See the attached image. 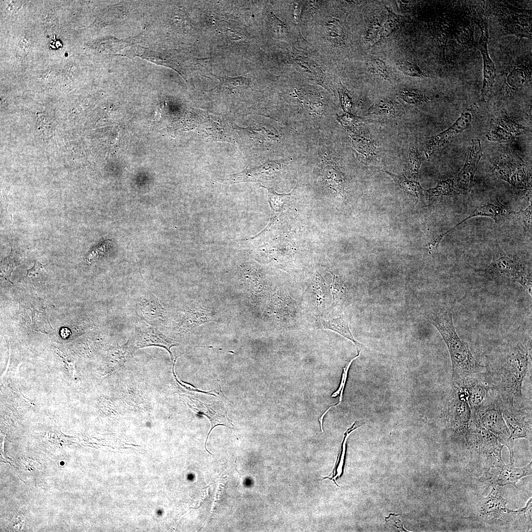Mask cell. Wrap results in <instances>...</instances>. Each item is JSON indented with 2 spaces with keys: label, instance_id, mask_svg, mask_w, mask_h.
Instances as JSON below:
<instances>
[{
  "label": "cell",
  "instance_id": "19",
  "mask_svg": "<svg viewBox=\"0 0 532 532\" xmlns=\"http://www.w3.org/2000/svg\"><path fill=\"white\" fill-rule=\"evenodd\" d=\"M209 311L201 307L189 306L185 308L174 328L178 332H188L204 323L212 321Z\"/></svg>",
  "mask_w": 532,
  "mask_h": 532
},
{
  "label": "cell",
  "instance_id": "33",
  "mask_svg": "<svg viewBox=\"0 0 532 532\" xmlns=\"http://www.w3.org/2000/svg\"><path fill=\"white\" fill-rule=\"evenodd\" d=\"M397 65L399 69L406 75L420 78L426 77V75L417 65L409 61H399Z\"/></svg>",
  "mask_w": 532,
  "mask_h": 532
},
{
  "label": "cell",
  "instance_id": "31",
  "mask_svg": "<svg viewBox=\"0 0 532 532\" xmlns=\"http://www.w3.org/2000/svg\"><path fill=\"white\" fill-rule=\"evenodd\" d=\"M407 158V168L411 176L418 178L422 160L417 149H410Z\"/></svg>",
  "mask_w": 532,
  "mask_h": 532
},
{
  "label": "cell",
  "instance_id": "27",
  "mask_svg": "<svg viewBox=\"0 0 532 532\" xmlns=\"http://www.w3.org/2000/svg\"><path fill=\"white\" fill-rule=\"evenodd\" d=\"M388 11L389 14L387 20L380 32L379 37L377 41L373 46L382 41L399 28L400 24L399 16L388 9Z\"/></svg>",
  "mask_w": 532,
  "mask_h": 532
},
{
  "label": "cell",
  "instance_id": "34",
  "mask_svg": "<svg viewBox=\"0 0 532 532\" xmlns=\"http://www.w3.org/2000/svg\"><path fill=\"white\" fill-rule=\"evenodd\" d=\"M368 67L371 72L379 75L386 79H389L388 68L382 61L377 58H370L368 61Z\"/></svg>",
  "mask_w": 532,
  "mask_h": 532
},
{
  "label": "cell",
  "instance_id": "29",
  "mask_svg": "<svg viewBox=\"0 0 532 532\" xmlns=\"http://www.w3.org/2000/svg\"><path fill=\"white\" fill-rule=\"evenodd\" d=\"M360 355V351L358 350V354H357V355L356 356H355L354 358H353V359H352L346 365L345 367H343V373H342V378H341V382H340V386L339 387V388L336 392L333 393V394L332 396V398L333 397H335L337 396L338 395H339V394H340L339 401L336 405L331 406L330 407H329L326 410V411L324 414H323V415L321 416L320 418L319 419V422L320 423V426H321V429L322 432H323L322 424H323V418H324V416L325 415V414L332 407H336L337 405H339L341 403V401H342V398H343V391H344L345 385L346 380H347V374H348V370H349V367H350L351 365L352 364V363L353 362V361L354 360H355L356 359H357L358 357H359Z\"/></svg>",
  "mask_w": 532,
  "mask_h": 532
},
{
  "label": "cell",
  "instance_id": "14",
  "mask_svg": "<svg viewBox=\"0 0 532 532\" xmlns=\"http://www.w3.org/2000/svg\"><path fill=\"white\" fill-rule=\"evenodd\" d=\"M474 372L460 381L452 384H460L466 389L471 411L478 408L488 397L491 389L484 373Z\"/></svg>",
  "mask_w": 532,
  "mask_h": 532
},
{
  "label": "cell",
  "instance_id": "5",
  "mask_svg": "<svg viewBox=\"0 0 532 532\" xmlns=\"http://www.w3.org/2000/svg\"><path fill=\"white\" fill-rule=\"evenodd\" d=\"M471 411L466 389L460 384H452L447 408L446 422L455 433L464 436L468 430Z\"/></svg>",
  "mask_w": 532,
  "mask_h": 532
},
{
  "label": "cell",
  "instance_id": "6",
  "mask_svg": "<svg viewBox=\"0 0 532 532\" xmlns=\"http://www.w3.org/2000/svg\"><path fill=\"white\" fill-rule=\"evenodd\" d=\"M485 270L498 277L517 281L532 295L531 273L523 269L519 263L508 255L498 244L492 261Z\"/></svg>",
  "mask_w": 532,
  "mask_h": 532
},
{
  "label": "cell",
  "instance_id": "36",
  "mask_svg": "<svg viewBox=\"0 0 532 532\" xmlns=\"http://www.w3.org/2000/svg\"><path fill=\"white\" fill-rule=\"evenodd\" d=\"M221 83L220 85L223 87L229 89L247 85V79L244 77H236L233 78H220Z\"/></svg>",
  "mask_w": 532,
  "mask_h": 532
},
{
  "label": "cell",
  "instance_id": "39",
  "mask_svg": "<svg viewBox=\"0 0 532 532\" xmlns=\"http://www.w3.org/2000/svg\"><path fill=\"white\" fill-rule=\"evenodd\" d=\"M44 266V265H42L39 262L35 261L33 267L27 270L26 277L34 276L35 275H38L42 270Z\"/></svg>",
  "mask_w": 532,
  "mask_h": 532
},
{
  "label": "cell",
  "instance_id": "41",
  "mask_svg": "<svg viewBox=\"0 0 532 532\" xmlns=\"http://www.w3.org/2000/svg\"><path fill=\"white\" fill-rule=\"evenodd\" d=\"M396 515H393L390 514V516L387 518L386 517L385 520L386 522L393 521L394 522L395 527L399 530L400 532H406V531L403 528L402 522L399 519L396 517Z\"/></svg>",
  "mask_w": 532,
  "mask_h": 532
},
{
  "label": "cell",
  "instance_id": "9",
  "mask_svg": "<svg viewBox=\"0 0 532 532\" xmlns=\"http://www.w3.org/2000/svg\"><path fill=\"white\" fill-rule=\"evenodd\" d=\"M514 464L510 463L490 469L482 475L483 482L493 486H502L512 484L516 487V484L522 477L532 474V462L522 468H516Z\"/></svg>",
  "mask_w": 532,
  "mask_h": 532
},
{
  "label": "cell",
  "instance_id": "7",
  "mask_svg": "<svg viewBox=\"0 0 532 532\" xmlns=\"http://www.w3.org/2000/svg\"><path fill=\"white\" fill-rule=\"evenodd\" d=\"M503 419L513 439L526 438L532 442V409H519L510 403L501 402Z\"/></svg>",
  "mask_w": 532,
  "mask_h": 532
},
{
  "label": "cell",
  "instance_id": "40",
  "mask_svg": "<svg viewBox=\"0 0 532 532\" xmlns=\"http://www.w3.org/2000/svg\"><path fill=\"white\" fill-rule=\"evenodd\" d=\"M443 237L444 235L443 234L441 233L434 237L430 242H429L428 246L430 254L434 252L437 249L440 242Z\"/></svg>",
  "mask_w": 532,
  "mask_h": 532
},
{
  "label": "cell",
  "instance_id": "28",
  "mask_svg": "<svg viewBox=\"0 0 532 532\" xmlns=\"http://www.w3.org/2000/svg\"><path fill=\"white\" fill-rule=\"evenodd\" d=\"M368 114L399 115V111L394 103L388 99H383L373 103L367 111Z\"/></svg>",
  "mask_w": 532,
  "mask_h": 532
},
{
  "label": "cell",
  "instance_id": "22",
  "mask_svg": "<svg viewBox=\"0 0 532 532\" xmlns=\"http://www.w3.org/2000/svg\"><path fill=\"white\" fill-rule=\"evenodd\" d=\"M506 209L504 206L499 201L496 203H489L478 206L476 209L467 217L461 222L456 224L452 229L444 233L446 235L452 232L455 228L468 219L476 216H485L493 218L496 223H498L501 217L505 215Z\"/></svg>",
  "mask_w": 532,
  "mask_h": 532
},
{
  "label": "cell",
  "instance_id": "24",
  "mask_svg": "<svg viewBox=\"0 0 532 532\" xmlns=\"http://www.w3.org/2000/svg\"><path fill=\"white\" fill-rule=\"evenodd\" d=\"M313 298L317 306L324 308L328 299V289L324 279L317 274L314 276L311 285Z\"/></svg>",
  "mask_w": 532,
  "mask_h": 532
},
{
  "label": "cell",
  "instance_id": "11",
  "mask_svg": "<svg viewBox=\"0 0 532 532\" xmlns=\"http://www.w3.org/2000/svg\"><path fill=\"white\" fill-rule=\"evenodd\" d=\"M136 307L138 316L154 325L164 322L168 317L164 303L149 291L144 292L139 297Z\"/></svg>",
  "mask_w": 532,
  "mask_h": 532
},
{
  "label": "cell",
  "instance_id": "15",
  "mask_svg": "<svg viewBox=\"0 0 532 532\" xmlns=\"http://www.w3.org/2000/svg\"><path fill=\"white\" fill-rule=\"evenodd\" d=\"M278 161H268L263 165L232 175L229 180L232 183L241 182H266L276 177L282 165Z\"/></svg>",
  "mask_w": 532,
  "mask_h": 532
},
{
  "label": "cell",
  "instance_id": "26",
  "mask_svg": "<svg viewBox=\"0 0 532 532\" xmlns=\"http://www.w3.org/2000/svg\"><path fill=\"white\" fill-rule=\"evenodd\" d=\"M429 194V203L434 198L451 195L454 192V181L451 179L440 181L433 188L425 190Z\"/></svg>",
  "mask_w": 532,
  "mask_h": 532
},
{
  "label": "cell",
  "instance_id": "12",
  "mask_svg": "<svg viewBox=\"0 0 532 532\" xmlns=\"http://www.w3.org/2000/svg\"><path fill=\"white\" fill-rule=\"evenodd\" d=\"M507 501L493 488L489 495L484 498L479 507V516L486 521L506 520L513 517L512 510L506 506Z\"/></svg>",
  "mask_w": 532,
  "mask_h": 532
},
{
  "label": "cell",
  "instance_id": "38",
  "mask_svg": "<svg viewBox=\"0 0 532 532\" xmlns=\"http://www.w3.org/2000/svg\"><path fill=\"white\" fill-rule=\"evenodd\" d=\"M380 27V23L377 20H375L373 23H371L367 32L366 36L367 39L368 40L373 39L377 34Z\"/></svg>",
  "mask_w": 532,
  "mask_h": 532
},
{
  "label": "cell",
  "instance_id": "8",
  "mask_svg": "<svg viewBox=\"0 0 532 532\" xmlns=\"http://www.w3.org/2000/svg\"><path fill=\"white\" fill-rule=\"evenodd\" d=\"M127 346L131 352L140 348L150 346H157L165 348L172 354L170 348L178 345L176 341L166 336L157 329L147 324L137 326Z\"/></svg>",
  "mask_w": 532,
  "mask_h": 532
},
{
  "label": "cell",
  "instance_id": "25",
  "mask_svg": "<svg viewBox=\"0 0 532 532\" xmlns=\"http://www.w3.org/2000/svg\"><path fill=\"white\" fill-rule=\"evenodd\" d=\"M332 275V280L330 288L333 303L335 305H339L343 304L345 300L347 288L344 281L339 276L333 273Z\"/></svg>",
  "mask_w": 532,
  "mask_h": 532
},
{
  "label": "cell",
  "instance_id": "30",
  "mask_svg": "<svg viewBox=\"0 0 532 532\" xmlns=\"http://www.w3.org/2000/svg\"><path fill=\"white\" fill-rule=\"evenodd\" d=\"M406 102L412 104H420L426 103L431 100L422 93L417 90H405L399 95Z\"/></svg>",
  "mask_w": 532,
  "mask_h": 532
},
{
  "label": "cell",
  "instance_id": "32",
  "mask_svg": "<svg viewBox=\"0 0 532 532\" xmlns=\"http://www.w3.org/2000/svg\"><path fill=\"white\" fill-rule=\"evenodd\" d=\"M532 203L525 210H521L518 212H513L519 224L523 227L525 233L531 232L532 231Z\"/></svg>",
  "mask_w": 532,
  "mask_h": 532
},
{
  "label": "cell",
  "instance_id": "20",
  "mask_svg": "<svg viewBox=\"0 0 532 532\" xmlns=\"http://www.w3.org/2000/svg\"><path fill=\"white\" fill-rule=\"evenodd\" d=\"M261 186L267 190L268 202L271 209V217L267 226L256 236L264 234L270 229L280 214L287 208L288 202L292 193L291 192L289 194H278L273 188L262 185Z\"/></svg>",
  "mask_w": 532,
  "mask_h": 532
},
{
  "label": "cell",
  "instance_id": "3",
  "mask_svg": "<svg viewBox=\"0 0 532 532\" xmlns=\"http://www.w3.org/2000/svg\"><path fill=\"white\" fill-rule=\"evenodd\" d=\"M470 452L465 469L476 475H482L491 468L502 465L503 445L480 422L471 416L468 430L464 435Z\"/></svg>",
  "mask_w": 532,
  "mask_h": 532
},
{
  "label": "cell",
  "instance_id": "42",
  "mask_svg": "<svg viewBox=\"0 0 532 532\" xmlns=\"http://www.w3.org/2000/svg\"><path fill=\"white\" fill-rule=\"evenodd\" d=\"M57 353L61 357H62L64 359V362L66 363V366L69 370V373L72 375V376L74 377L75 373L74 363L73 362H68V361H67L62 352L58 351Z\"/></svg>",
  "mask_w": 532,
  "mask_h": 532
},
{
  "label": "cell",
  "instance_id": "2",
  "mask_svg": "<svg viewBox=\"0 0 532 532\" xmlns=\"http://www.w3.org/2000/svg\"><path fill=\"white\" fill-rule=\"evenodd\" d=\"M424 316L436 328L447 345L452 363V383L478 371L479 366L467 344L462 341L455 331L450 310L441 308L427 312Z\"/></svg>",
  "mask_w": 532,
  "mask_h": 532
},
{
  "label": "cell",
  "instance_id": "43",
  "mask_svg": "<svg viewBox=\"0 0 532 532\" xmlns=\"http://www.w3.org/2000/svg\"><path fill=\"white\" fill-rule=\"evenodd\" d=\"M342 105L344 109L348 110L351 107V103L350 99L347 95L345 94H342L341 95Z\"/></svg>",
  "mask_w": 532,
  "mask_h": 532
},
{
  "label": "cell",
  "instance_id": "13",
  "mask_svg": "<svg viewBox=\"0 0 532 532\" xmlns=\"http://www.w3.org/2000/svg\"><path fill=\"white\" fill-rule=\"evenodd\" d=\"M267 307V313L279 322L287 324L292 322L297 314L295 301L288 293L282 290L272 295Z\"/></svg>",
  "mask_w": 532,
  "mask_h": 532
},
{
  "label": "cell",
  "instance_id": "4",
  "mask_svg": "<svg viewBox=\"0 0 532 532\" xmlns=\"http://www.w3.org/2000/svg\"><path fill=\"white\" fill-rule=\"evenodd\" d=\"M471 416L478 420L482 426L494 434L506 446L510 453V463L514 464V439L503 419L501 402L491 391L483 403L471 411Z\"/></svg>",
  "mask_w": 532,
  "mask_h": 532
},
{
  "label": "cell",
  "instance_id": "16",
  "mask_svg": "<svg viewBox=\"0 0 532 532\" xmlns=\"http://www.w3.org/2000/svg\"><path fill=\"white\" fill-rule=\"evenodd\" d=\"M479 25L481 28V34L477 47L481 52L483 61V82L481 94L482 97H484L493 87L496 77V68L494 62L489 56L487 49L488 21L486 20Z\"/></svg>",
  "mask_w": 532,
  "mask_h": 532
},
{
  "label": "cell",
  "instance_id": "17",
  "mask_svg": "<svg viewBox=\"0 0 532 532\" xmlns=\"http://www.w3.org/2000/svg\"><path fill=\"white\" fill-rule=\"evenodd\" d=\"M471 120L469 112L463 113L460 118L449 129L432 137L427 142L425 153L429 157L436 149L448 142L457 134L463 132L469 125Z\"/></svg>",
  "mask_w": 532,
  "mask_h": 532
},
{
  "label": "cell",
  "instance_id": "18",
  "mask_svg": "<svg viewBox=\"0 0 532 532\" xmlns=\"http://www.w3.org/2000/svg\"><path fill=\"white\" fill-rule=\"evenodd\" d=\"M482 155L479 140L473 139L465 165L458 176V185L462 190L469 192L471 190L476 167Z\"/></svg>",
  "mask_w": 532,
  "mask_h": 532
},
{
  "label": "cell",
  "instance_id": "35",
  "mask_svg": "<svg viewBox=\"0 0 532 532\" xmlns=\"http://www.w3.org/2000/svg\"><path fill=\"white\" fill-rule=\"evenodd\" d=\"M527 81V74L522 69L516 68L513 70L507 77V82L510 86L514 88L522 87Z\"/></svg>",
  "mask_w": 532,
  "mask_h": 532
},
{
  "label": "cell",
  "instance_id": "10",
  "mask_svg": "<svg viewBox=\"0 0 532 532\" xmlns=\"http://www.w3.org/2000/svg\"><path fill=\"white\" fill-rule=\"evenodd\" d=\"M187 398L189 399H188L192 404L190 406L199 414L206 416L210 422L211 429L208 433L205 444V449L208 451L206 444L212 429L218 425H223L230 429H233V425L232 421L228 417L227 409L223 400L216 399L212 403H207L203 402L194 397L187 396Z\"/></svg>",
  "mask_w": 532,
  "mask_h": 532
},
{
  "label": "cell",
  "instance_id": "1",
  "mask_svg": "<svg viewBox=\"0 0 532 532\" xmlns=\"http://www.w3.org/2000/svg\"><path fill=\"white\" fill-rule=\"evenodd\" d=\"M530 343H508L489 357L484 372L491 392L502 403L525 407L522 385L528 368Z\"/></svg>",
  "mask_w": 532,
  "mask_h": 532
},
{
  "label": "cell",
  "instance_id": "23",
  "mask_svg": "<svg viewBox=\"0 0 532 532\" xmlns=\"http://www.w3.org/2000/svg\"><path fill=\"white\" fill-rule=\"evenodd\" d=\"M384 172L389 174L394 179L403 192L412 196L416 202L418 201L419 195L423 190L418 182L408 180L403 174L397 175L387 171H384Z\"/></svg>",
  "mask_w": 532,
  "mask_h": 532
},
{
  "label": "cell",
  "instance_id": "21",
  "mask_svg": "<svg viewBox=\"0 0 532 532\" xmlns=\"http://www.w3.org/2000/svg\"><path fill=\"white\" fill-rule=\"evenodd\" d=\"M318 323L320 327L323 329L335 332L349 339L357 347L366 349L362 343L354 337L350 329L348 321L343 314H340L328 320L320 318L318 319Z\"/></svg>",
  "mask_w": 532,
  "mask_h": 532
},
{
  "label": "cell",
  "instance_id": "37",
  "mask_svg": "<svg viewBox=\"0 0 532 532\" xmlns=\"http://www.w3.org/2000/svg\"><path fill=\"white\" fill-rule=\"evenodd\" d=\"M13 257H12V254L11 253L10 255L7 257L2 263V270H1L2 272H2L3 276H4L5 278L7 280H9V276H10L14 268L17 266V262H15V260H13Z\"/></svg>",
  "mask_w": 532,
  "mask_h": 532
}]
</instances>
